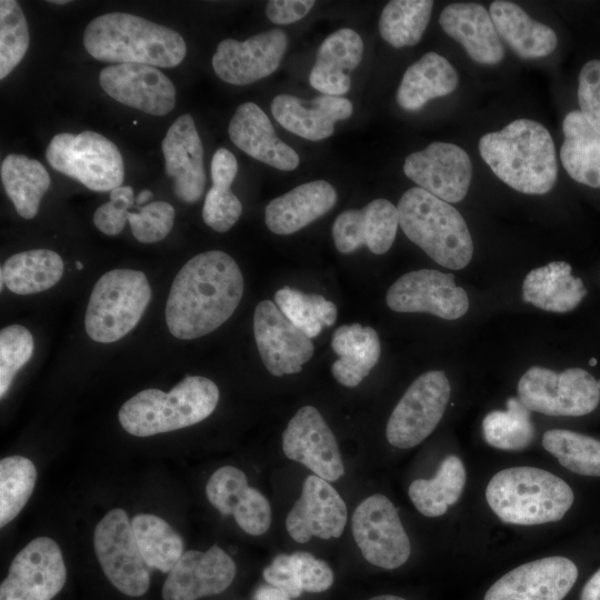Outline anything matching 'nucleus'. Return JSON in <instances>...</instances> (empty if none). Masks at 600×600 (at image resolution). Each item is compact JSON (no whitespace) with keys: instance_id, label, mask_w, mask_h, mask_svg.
I'll use <instances>...</instances> for the list:
<instances>
[{"instance_id":"nucleus-59","label":"nucleus","mask_w":600,"mask_h":600,"mask_svg":"<svg viewBox=\"0 0 600 600\" xmlns=\"http://www.w3.org/2000/svg\"><path fill=\"white\" fill-rule=\"evenodd\" d=\"M369 600H406V599L399 596H393V594H381V596H376Z\"/></svg>"},{"instance_id":"nucleus-51","label":"nucleus","mask_w":600,"mask_h":600,"mask_svg":"<svg viewBox=\"0 0 600 600\" xmlns=\"http://www.w3.org/2000/svg\"><path fill=\"white\" fill-rule=\"evenodd\" d=\"M291 560L302 591L323 592L332 586L334 576L326 561L304 551L291 553Z\"/></svg>"},{"instance_id":"nucleus-2","label":"nucleus","mask_w":600,"mask_h":600,"mask_svg":"<svg viewBox=\"0 0 600 600\" xmlns=\"http://www.w3.org/2000/svg\"><path fill=\"white\" fill-rule=\"evenodd\" d=\"M479 152L492 172L516 191L544 194L557 182L553 140L534 120L517 119L499 131L483 134Z\"/></svg>"},{"instance_id":"nucleus-32","label":"nucleus","mask_w":600,"mask_h":600,"mask_svg":"<svg viewBox=\"0 0 600 600\" xmlns=\"http://www.w3.org/2000/svg\"><path fill=\"white\" fill-rule=\"evenodd\" d=\"M331 348L339 357L331 366L332 376L348 388L357 387L370 373L381 351L377 331L359 323L336 329Z\"/></svg>"},{"instance_id":"nucleus-45","label":"nucleus","mask_w":600,"mask_h":600,"mask_svg":"<svg viewBox=\"0 0 600 600\" xmlns=\"http://www.w3.org/2000/svg\"><path fill=\"white\" fill-rule=\"evenodd\" d=\"M362 56L361 37L354 30L343 28L332 32L322 41L317 52L314 67L347 73L359 66Z\"/></svg>"},{"instance_id":"nucleus-7","label":"nucleus","mask_w":600,"mask_h":600,"mask_svg":"<svg viewBox=\"0 0 600 600\" xmlns=\"http://www.w3.org/2000/svg\"><path fill=\"white\" fill-rule=\"evenodd\" d=\"M150 299L151 288L143 272H106L90 294L84 317L88 336L100 343L118 341L138 324Z\"/></svg>"},{"instance_id":"nucleus-22","label":"nucleus","mask_w":600,"mask_h":600,"mask_svg":"<svg viewBox=\"0 0 600 600\" xmlns=\"http://www.w3.org/2000/svg\"><path fill=\"white\" fill-rule=\"evenodd\" d=\"M236 572L234 561L217 544L207 551H186L168 573L162 599L197 600L219 594L231 584Z\"/></svg>"},{"instance_id":"nucleus-11","label":"nucleus","mask_w":600,"mask_h":600,"mask_svg":"<svg viewBox=\"0 0 600 600\" xmlns=\"http://www.w3.org/2000/svg\"><path fill=\"white\" fill-rule=\"evenodd\" d=\"M451 394L443 371L431 370L419 376L407 389L386 427L388 442L410 449L432 433L446 411Z\"/></svg>"},{"instance_id":"nucleus-55","label":"nucleus","mask_w":600,"mask_h":600,"mask_svg":"<svg viewBox=\"0 0 600 600\" xmlns=\"http://www.w3.org/2000/svg\"><path fill=\"white\" fill-rule=\"evenodd\" d=\"M211 180L233 182L238 172V162L233 153L226 149L219 148L211 160Z\"/></svg>"},{"instance_id":"nucleus-41","label":"nucleus","mask_w":600,"mask_h":600,"mask_svg":"<svg viewBox=\"0 0 600 600\" xmlns=\"http://www.w3.org/2000/svg\"><path fill=\"white\" fill-rule=\"evenodd\" d=\"M274 303L310 339L319 336L323 327H331L337 320L336 304L317 293H304L283 287L274 293Z\"/></svg>"},{"instance_id":"nucleus-17","label":"nucleus","mask_w":600,"mask_h":600,"mask_svg":"<svg viewBox=\"0 0 600 600\" xmlns=\"http://www.w3.org/2000/svg\"><path fill=\"white\" fill-rule=\"evenodd\" d=\"M287 458L300 462L326 481H337L344 466L333 432L312 406L300 408L282 433Z\"/></svg>"},{"instance_id":"nucleus-28","label":"nucleus","mask_w":600,"mask_h":600,"mask_svg":"<svg viewBox=\"0 0 600 600\" xmlns=\"http://www.w3.org/2000/svg\"><path fill=\"white\" fill-rule=\"evenodd\" d=\"M442 30L481 64H497L504 49L488 10L478 3L448 4L439 17Z\"/></svg>"},{"instance_id":"nucleus-9","label":"nucleus","mask_w":600,"mask_h":600,"mask_svg":"<svg viewBox=\"0 0 600 600\" xmlns=\"http://www.w3.org/2000/svg\"><path fill=\"white\" fill-rule=\"evenodd\" d=\"M518 398L530 411L554 417H580L600 401L598 380L581 368L562 372L533 366L518 382Z\"/></svg>"},{"instance_id":"nucleus-60","label":"nucleus","mask_w":600,"mask_h":600,"mask_svg":"<svg viewBox=\"0 0 600 600\" xmlns=\"http://www.w3.org/2000/svg\"><path fill=\"white\" fill-rule=\"evenodd\" d=\"M49 2L56 3V4H67L69 1L68 0H50Z\"/></svg>"},{"instance_id":"nucleus-13","label":"nucleus","mask_w":600,"mask_h":600,"mask_svg":"<svg viewBox=\"0 0 600 600\" xmlns=\"http://www.w3.org/2000/svg\"><path fill=\"white\" fill-rule=\"evenodd\" d=\"M67 568L54 540H31L12 559L0 586V600H51L63 588Z\"/></svg>"},{"instance_id":"nucleus-47","label":"nucleus","mask_w":600,"mask_h":600,"mask_svg":"<svg viewBox=\"0 0 600 600\" xmlns=\"http://www.w3.org/2000/svg\"><path fill=\"white\" fill-rule=\"evenodd\" d=\"M231 184L227 181L212 182L204 198L202 219L217 232L230 230L242 213V203L231 191Z\"/></svg>"},{"instance_id":"nucleus-15","label":"nucleus","mask_w":600,"mask_h":600,"mask_svg":"<svg viewBox=\"0 0 600 600\" xmlns=\"http://www.w3.org/2000/svg\"><path fill=\"white\" fill-rule=\"evenodd\" d=\"M253 333L263 364L276 377L300 372L313 356L311 339L271 300H262L257 304Z\"/></svg>"},{"instance_id":"nucleus-27","label":"nucleus","mask_w":600,"mask_h":600,"mask_svg":"<svg viewBox=\"0 0 600 600\" xmlns=\"http://www.w3.org/2000/svg\"><path fill=\"white\" fill-rule=\"evenodd\" d=\"M304 106V101L291 94H278L271 102L274 119L288 131L311 141L329 138L334 123L352 114L349 99L320 94Z\"/></svg>"},{"instance_id":"nucleus-29","label":"nucleus","mask_w":600,"mask_h":600,"mask_svg":"<svg viewBox=\"0 0 600 600\" xmlns=\"http://www.w3.org/2000/svg\"><path fill=\"white\" fill-rule=\"evenodd\" d=\"M337 199L328 181L306 182L272 199L264 209V221L271 232L291 234L329 212Z\"/></svg>"},{"instance_id":"nucleus-36","label":"nucleus","mask_w":600,"mask_h":600,"mask_svg":"<svg viewBox=\"0 0 600 600\" xmlns=\"http://www.w3.org/2000/svg\"><path fill=\"white\" fill-rule=\"evenodd\" d=\"M0 176L18 214L24 219L34 218L51 183L44 166L24 154L10 153L1 162Z\"/></svg>"},{"instance_id":"nucleus-26","label":"nucleus","mask_w":600,"mask_h":600,"mask_svg":"<svg viewBox=\"0 0 600 600\" xmlns=\"http://www.w3.org/2000/svg\"><path fill=\"white\" fill-rule=\"evenodd\" d=\"M228 133L240 150L278 170L291 171L300 163L299 154L276 134L269 117L254 102L237 108Z\"/></svg>"},{"instance_id":"nucleus-38","label":"nucleus","mask_w":600,"mask_h":600,"mask_svg":"<svg viewBox=\"0 0 600 600\" xmlns=\"http://www.w3.org/2000/svg\"><path fill=\"white\" fill-rule=\"evenodd\" d=\"M131 524L146 563L169 573L183 554L181 536L166 520L150 513L134 516Z\"/></svg>"},{"instance_id":"nucleus-57","label":"nucleus","mask_w":600,"mask_h":600,"mask_svg":"<svg viewBox=\"0 0 600 600\" xmlns=\"http://www.w3.org/2000/svg\"><path fill=\"white\" fill-rule=\"evenodd\" d=\"M254 600H290L283 591L272 586H261L254 592Z\"/></svg>"},{"instance_id":"nucleus-3","label":"nucleus","mask_w":600,"mask_h":600,"mask_svg":"<svg viewBox=\"0 0 600 600\" xmlns=\"http://www.w3.org/2000/svg\"><path fill=\"white\" fill-rule=\"evenodd\" d=\"M83 47L99 61L162 68L180 64L187 53L177 31L127 12L104 13L91 20L83 32Z\"/></svg>"},{"instance_id":"nucleus-52","label":"nucleus","mask_w":600,"mask_h":600,"mask_svg":"<svg viewBox=\"0 0 600 600\" xmlns=\"http://www.w3.org/2000/svg\"><path fill=\"white\" fill-rule=\"evenodd\" d=\"M264 580L272 587L283 591L290 598H297L302 593L296 577L291 554H278L272 562L262 571Z\"/></svg>"},{"instance_id":"nucleus-44","label":"nucleus","mask_w":600,"mask_h":600,"mask_svg":"<svg viewBox=\"0 0 600 600\" xmlns=\"http://www.w3.org/2000/svg\"><path fill=\"white\" fill-rule=\"evenodd\" d=\"M30 42L28 22L14 0L0 1V79L20 63Z\"/></svg>"},{"instance_id":"nucleus-61","label":"nucleus","mask_w":600,"mask_h":600,"mask_svg":"<svg viewBox=\"0 0 600 600\" xmlns=\"http://www.w3.org/2000/svg\"><path fill=\"white\" fill-rule=\"evenodd\" d=\"M589 364L591 367L596 366L597 364V360L594 358H591L590 361H589Z\"/></svg>"},{"instance_id":"nucleus-10","label":"nucleus","mask_w":600,"mask_h":600,"mask_svg":"<svg viewBox=\"0 0 600 600\" xmlns=\"http://www.w3.org/2000/svg\"><path fill=\"white\" fill-rule=\"evenodd\" d=\"M93 547L108 580L123 594L138 597L150 584V567L146 563L123 509L110 510L96 526Z\"/></svg>"},{"instance_id":"nucleus-14","label":"nucleus","mask_w":600,"mask_h":600,"mask_svg":"<svg viewBox=\"0 0 600 600\" xmlns=\"http://www.w3.org/2000/svg\"><path fill=\"white\" fill-rule=\"evenodd\" d=\"M387 306L397 312H426L456 320L469 309L466 290L452 273L421 269L402 274L387 291Z\"/></svg>"},{"instance_id":"nucleus-56","label":"nucleus","mask_w":600,"mask_h":600,"mask_svg":"<svg viewBox=\"0 0 600 600\" xmlns=\"http://www.w3.org/2000/svg\"><path fill=\"white\" fill-rule=\"evenodd\" d=\"M580 600H600V569L592 574L582 588Z\"/></svg>"},{"instance_id":"nucleus-19","label":"nucleus","mask_w":600,"mask_h":600,"mask_svg":"<svg viewBox=\"0 0 600 600\" xmlns=\"http://www.w3.org/2000/svg\"><path fill=\"white\" fill-rule=\"evenodd\" d=\"M578 578L566 557L553 556L521 564L499 578L483 600H562Z\"/></svg>"},{"instance_id":"nucleus-35","label":"nucleus","mask_w":600,"mask_h":600,"mask_svg":"<svg viewBox=\"0 0 600 600\" xmlns=\"http://www.w3.org/2000/svg\"><path fill=\"white\" fill-rule=\"evenodd\" d=\"M63 260L48 249H33L9 257L1 266L0 283L13 293L32 294L53 287L63 274Z\"/></svg>"},{"instance_id":"nucleus-1","label":"nucleus","mask_w":600,"mask_h":600,"mask_svg":"<svg viewBox=\"0 0 600 600\" xmlns=\"http://www.w3.org/2000/svg\"><path fill=\"white\" fill-rule=\"evenodd\" d=\"M244 289L231 256L211 250L191 258L177 273L166 304L170 333L181 340L208 334L236 311Z\"/></svg>"},{"instance_id":"nucleus-37","label":"nucleus","mask_w":600,"mask_h":600,"mask_svg":"<svg viewBox=\"0 0 600 600\" xmlns=\"http://www.w3.org/2000/svg\"><path fill=\"white\" fill-rule=\"evenodd\" d=\"M466 480L463 462L450 454L441 461L433 478L412 481L408 494L421 514L436 518L444 514L460 499Z\"/></svg>"},{"instance_id":"nucleus-25","label":"nucleus","mask_w":600,"mask_h":600,"mask_svg":"<svg viewBox=\"0 0 600 600\" xmlns=\"http://www.w3.org/2000/svg\"><path fill=\"white\" fill-rule=\"evenodd\" d=\"M399 227L398 208L387 199H374L362 209L341 212L332 226L337 250L348 254L366 246L374 254L386 253Z\"/></svg>"},{"instance_id":"nucleus-63","label":"nucleus","mask_w":600,"mask_h":600,"mask_svg":"<svg viewBox=\"0 0 600 600\" xmlns=\"http://www.w3.org/2000/svg\"><path fill=\"white\" fill-rule=\"evenodd\" d=\"M598 387H599V389H600V380L598 381Z\"/></svg>"},{"instance_id":"nucleus-53","label":"nucleus","mask_w":600,"mask_h":600,"mask_svg":"<svg viewBox=\"0 0 600 600\" xmlns=\"http://www.w3.org/2000/svg\"><path fill=\"white\" fill-rule=\"evenodd\" d=\"M313 0H271L266 6L267 18L276 24H289L306 17Z\"/></svg>"},{"instance_id":"nucleus-34","label":"nucleus","mask_w":600,"mask_h":600,"mask_svg":"<svg viewBox=\"0 0 600 600\" xmlns=\"http://www.w3.org/2000/svg\"><path fill=\"white\" fill-rule=\"evenodd\" d=\"M564 140L560 160L567 173L577 182L600 188V133L573 110L563 119Z\"/></svg>"},{"instance_id":"nucleus-5","label":"nucleus","mask_w":600,"mask_h":600,"mask_svg":"<svg viewBox=\"0 0 600 600\" xmlns=\"http://www.w3.org/2000/svg\"><path fill=\"white\" fill-rule=\"evenodd\" d=\"M217 384L200 376H189L169 392L144 389L119 410L122 428L136 437H150L193 426L208 418L219 401Z\"/></svg>"},{"instance_id":"nucleus-23","label":"nucleus","mask_w":600,"mask_h":600,"mask_svg":"<svg viewBox=\"0 0 600 600\" xmlns=\"http://www.w3.org/2000/svg\"><path fill=\"white\" fill-rule=\"evenodd\" d=\"M161 149L167 174L173 180L176 197L186 203L197 202L206 187L203 148L189 113L176 119L168 129Z\"/></svg>"},{"instance_id":"nucleus-16","label":"nucleus","mask_w":600,"mask_h":600,"mask_svg":"<svg viewBox=\"0 0 600 600\" xmlns=\"http://www.w3.org/2000/svg\"><path fill=\"white\" fill-rule=\"evenodd\" d=\"M403 172L419 188L453 203L461 201L468 193L472 164L461 147L436 141L407 156Z\"/></svg>"},{"instance_id":"nucleus-12","label":"nucleus","mask_w":600,"mask_h":600,"mask_svg":"<svg viewBox=\"0 0 600 600\" xmlns=\"http://www.w3.org/2000/svg\"><path fill=\"white\" fill-rule=\"evenodd\" d=\"M351 529L363 558L373 566L392 570L410 557V540L398 510L383 494H372L356 508Z\"/></svg>"},{"instance_id":"nucleus-58","label":"nucleus","mask_w":600,"mask_h":600,"mask_svg":"<svg viewBox=\"0 0 600 600\" xmlns=\"http://www.w3.org/2000/svg\"><path fill=\"white\" fill-rule=\"evenodd\" d=\"M151 198H152V192L150 190H142L138 194L136 201H137L138 204H142V203L149 201Z\"/></svg>"},{"instance_id":"nucleus-31","label":"nucleus","mask_w":600,"mask_h":600,"mask_svg":"<svg viewBox=\"0 0 600 600\" xmlns=\"http://www.w3.org/2000/svg\"><path fill=\"white\" fill-rule=\"evenodd\" d=\"M586 294L583 281L572 276L571 266L564 261H552L531 270L522 283L523 301L549 312H569Z\"/></svg>"},{"instance_id":"nucleus-30","label":"nucleus","mask_w":600,"mask_h":600,"mask_svg":"<svg viewBox=\"0 0 600 600\" xmlns=\"http://www.w3.org/2000/svg\"><path fill=\"white\" fill-rule=\"evenodd\" d=\"M489 13L499 37L520 58H542L554 51L558 44L556 32L532 19L520 6L497 0L490 4Z\"/></svg>"},{"instance_id":"nucleus-43","label":"nucleus","mask_w":600,"mask_h":600,"mask_svg":"<svg viewBox=\"0 0 600 600\" xmlns=\"http://www.w3.org/2000/svg\"><path fill=\"white\" fill-rule=\"evenodd\" d=\"M37 481L33 462L22 456L0 461V527L12 521L31 497Z\"/></svg>"},{"instance_id":"nucleus-42","label":"nucleus","mask_w":600,"mask_h":600,"mask_svg":"<svg viewBox=\"0 0 600 600\" xmlns=\"http://www.w3.org/2000/svg\"><path fill=\"white\" fill-rule=\"evenodd\" d=\"M543 448L566 469L600 477V441L571 430L550 429L543 433Z\"/></svg>"},{"instance_id":"nucleus-50","label":"nucleus","mask_w":600,"mask_h":600,"mask_svg":"<svg viewBox=\"0 0 600 600\" xmlns=\"http://www.w3.org/2000/svg\"><path fill=\"white\" fill-rule=\"evenodd\" d=\"M578 102L587 122L600 133V60L588 61L579 73Z\"/></svg>"},{"instance_id":"nucleus-20","label":"nucleus","mask_w":600,"mask_h":600,"mask_svg":"<svg viewBox=\"0 0 600 600\" xmlns=\"http://www.w3.org/2000/svg\"><path fill=\"white\" fill-rule=\"evenodd\" d=\"M347 519V506L337 490L322 478L310 474L287 516L286 528L299 543L312 537L328 540L341 537Z\"/></svg>"},{"instance_id":"nucleus-40","label":"nucleus","mask_w":600,"mask_h":600,"mask_svg":"<svg viewBox=\"0 0 600 600\" xmlns=\"http://www.w3.org/2000/svg\"><path fill=\"white\" fill-rule=\"evenodd\" d=\"M482 433L486 442L493 448L523 450L534 437L530 410L519 398H509L507 410H493L483 418Z\"/></svg>"},{"instance_id":"nucleus-6","label":"nucleus","mask_w":600,"mask_h":600,"mask_svg":"<svg viewBox=\"0 0 600 600\" xmlns=\"http://www.w3.org/2000/svg\"><path fill=\"white\" fill-rule=\"evenodd\" d=\"M397 208L403 233L433 261L451 270L471 261L473 242L468 226L449 202L416 187L402 194Z\"/></svg>"},{"instance_id":"nucleus-18","label":"nucleus","mask_w":600,"mask_h":600,"mask_svg":"<svg viewBox=\"0 0 600 600\" xmlns=\"http://www.w3.org/2000/svg\"><path fill=\"white\" fill-rule=\"evenodd\" d=\"M287 46L288 37L280 29L257 33L244 41L224 39L212 57V68L227 83L249 84L278 69Z\"/></svg>"},{"instance_id":"nucleus-33","label":"nucleus","mask_w":600,"mask_h":600,"mask_svg":"<svg viewBox=\"0 0 600 600\" xmlns=\"http://www.w3.org/2000/svg\"><path fill=\"white\" fill-rule=\"evenodd\" d=\"M458 82L454 67L444 57L430 51L403 73L397 91V102L403 110L417 111L429 100L453 92Z\"/></svg>"},{"instance_id":"nucleus-48","label":"nucleus","mask_w":600,"mask_h":600,"mask_svg":"<svg viewBox=\"0 0 600 600\" xmlns=\"http://www.w3.org/2000/svg\"><path fill=\"white\" fill-rule=\"evenodd\" d=\"M128 221L133 237L142 243L158 242L171 231L174 209L166 201H154L129 212Z\"/></svg>"},{"instance_id":"nucleus-21","label":"nucleus","mask_w":600,"mask_h":600,"mask_svg":"<svg viewBox=\"0 0 600 600\" xmlns=\"http://www.w3.org/2000/svg\"><path fill=\"white\" fill-rule=\"evenodd\" d=\"M99 81L112 99L152 116L168 114L176 104L174 84L153 66H109L100 71Z\"/></svg>"},{"instance_id":"nucleus-62","label":"nucleus","mask_w":600,"mask_h":600,"mask_svg":"<svg viewBox=\"0 0 600 600\" xmlns=\"http://www.w3.org/2000/svg\"><path fill=\"white\" fill-rule=\"evenodd\" d=\"M76 267L78 270H81L83 268L82 263L80 261L76 262Z\"/></svg>"},{"instance_id":"nucleus-46","label":"nucleus","mask_w":600,"mask_h":600,"mask_svg":"<svg viewBox=\"0 0 600 600\" xmlns=\"http://www.w3.org/2000/svg\"><path fill=\"white\" fill-rule=\"evenodd\" d=\"M33 352V338L23 326L11 324L0 331V397L3 398L18 371Z\"/></svg>"},{"instance_id":"nucleus-39","label":"nucleus","mask_w":600,"mask_h":600,"mask_svg":"<svg viewBox=\"0 0 600 600\" xmlns=\"http://www.w3.org/2000/svg\"><path fill=\"white\" fill-rule=\"evenodd\" d=\"M432 8L431 0L389 1L380 14V36L394 48L416 46L428 27Z\"/></svg>"},{"instance_id":"nucleus-54","label":"nucleus","mask_w":600,"mask_h":600,"mask_svg":"<svg viewBox=\"0 0 600 600\" xmlns=\"http://www.w3.org/2000/svg\"><path fill=\"white\" fill-rule=\"evenodd\" d=\"M309 82L322 94L337 97L348 92L351 87L349 74L324 70L314 66L310 71Z\"/></svg>"},{"instance_id":"nucleus-8","label":"nucleus","mask_w":600,"mask_h":600,"mask_svg":"<svg viewBox=\"0 0 600 600\" xmlns=\"http://www.w3.org/2000/svg\"><path fill=\"white\" fill-rule=\"evenodd\" d=\"M48 163L92 191H111L124 179L118 147L104 136L86 130L78 134H56L46 149Z\"/></svg>"},{"instance_id":"nucleus-24","label":"nucleus","mask_w":600,"mask_h":600,"mask_svg":"<svg viewBox=\"0 0 600 600\" xmlns=\"http://www.w3.org/2000/svg\"><path fill=\"white\" fill-rule=\"evenodd\" d=\"M207 498L222 514H232L237 524L248 534L261 536L271 524L268 499L248 484L240 469L226 466L216 470L206 486Z\"/></svg>"},{"instance_id":"nucleus-4","label":"nucleus","mask_w":600,"mask_h":600,"mask_svg":"<svg viewBox=\"0 0 600 600\" xmlns=\"http://www.w3.org/2000/svg\"><path fill=\"white\" fill-rule=\"evenodd\" d=\"M486 499L501 521L533 526L561 520L574 494L566 481L547 470L513 467L491 478Z\"/></svg>"},{"instance_id":"nucleus-49","label":"nucleus","mask_w":600,"mask_h":600,"mask_svg":"<svg viewBox=\"0 0 600 600\" xmlns=\"http://www.w3.org/2000/svg\"><path fill=\"white\" fill-rule=\"evenodd\" d=\"M134 194L130 186H121L110 191V201L100 206L93 214L94 226L107 236L119 234L128 221L129 209Z\"/></svg>"}]
</instances>
